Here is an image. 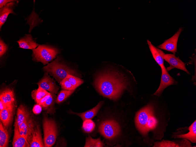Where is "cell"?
I'll use <instances>...</instances> for the list:
<instances>
[{
  "instance_id": "cell-1",
  "label": "cell",
  "mask_w": 196,
  "mask_h": 147,
  "mask_svg": "<svg viewBox=\"0 0 196 147\" xmlns=\"http://www.w3.org/2000/svg\"><path fill=\"white\" fill-rule=\"evenodd\" d=\"M128 81L126 76L122 73L112 70H106L96 76L94 85L101 95L115 100L127 87Z\"/></svg>"
},
{
  "instance_id": "cell-26",
  "label": "cell",
  "mask_w": 196,
  "mask_h": 147,
  "mask_svg": "<svg viewBox=\"0 0 196 147\" xmlns=\"http://www.w3.org/2000/svg\"><path fill=\"white\" fill-rule=\"evenodd\" d=\"M75 90H62L58 94L56 99V102L59 103L65 100L70 96L74 91Z\"/></svg>"
},
{
  "instance_id": "cell-7",
  "label": "cell",
  "mask_w": 196,
  "mask_h": 147,
  "mask_svg": "<svg viewBox=\"0 0 196 147\" xmlns=\"http://www.w3.org/2000/svg\"><path fill=\"white\" fill-rule=\"evenodd\" d=\"M120 131L119 124L113 120L104 121L101 124L99 127L100 133L107 139L115 137L119 134Z\"/></svg>"
},
{
  "instance_id": "cell-28",
  "label": "cell",
  "mask_w": 196,
  "mask_h": 147,
  "mask_svg": "<svg viewBox=\"0 0 196 147\" xmlns=\"http://www.w3.org/2000/svg\"><path fill=\"white\" fill-rule=\"evenodd\" d=\"M7 49V46L0 38V56L1 57L6 52Z\"/></svg>"
},
{
  "instance_id": "cell-12",
  "label": "cell",
  "mask_w": 196,
  "mask_h": 147,
  "mask_svg": "<svg viewBox=\"0 0 196 147\" xmlns=\"http://www.w3.org/2000/svg\"><path fill=\"white\" fill-rule=\"evenodd\" d=\"M84 82L81 79L75 76L68 75L62 81L61 85L62 89L72 90L82 84Z\"/></svg>"
},
{
  "instance_id": "cell-15",
  "label": "cell",
  "mask_w": 196,
  "mask_h": 147,
  "mask_svg": "<svg viewBox=\"0 0 196 147\" xmlns=\"http://www.w3.org/2000/svg\"><path fill=\"white\" fill-rule=\"evenodd\" d=\"M147 42L152 56L158 65L162 67L165 66L163 55L164 52L160 49L155 46L148 40Z\"/></svg>"
},
{
  "instance_id": "cell-20",
  "label": "cell",
  "mask_w": 196,
  "mask_h": 147,
  "mask_svg": "<svg viewBox=\"0 0 196 147\" xmlns=\"http://www.w3.org/2000/svg\"><path fill=\"white\" fill-rule=\"evenodd\" d=\"M103 103V101L100 102L95 107L85 112L81 113L72 112V114L79 116L83 121L87 119H91L96 115Z\"/></svg>"
},
{
  "instance_id": "cell-13",
  "label": "cell",
  "mask_w": 196,
  "mask_h": 147,
  "mask_svg": "<svg viewBox=\"0 0 196 147\" xmlns=\"http://www.w3.org/2000/svg\"><path fill=\"white\" fill-rule=\"evenodd\" d=\"M14 127V134L12 142L13 147H30L29 143L26 138L22 136L20 134L19 126L16 117L15 119Z\"/></svg>"
},
{
  "instance_id": "cell-14",
  "label": "cell",
  "mask_w": 196,
  "mask_h": 147,
  "mask_svg": "<svg viewBox=\"0 0 196 147\" xmlns=\"http://www.w3.org/2000/svg\"><path fill=\"white\" fill-rule=\"evenodd\" d=\"M0 100L2 101L6 107L14 108L15 99L13 90L6 88L1 92Z\"/></svg>"
},
{
  "instance_id": "cell-16",
  "label": "cell",
  "mask_w": 196,
  "mask_h": 147,
  "mask_svg": "<svg viewBox=\"0 0 196 147\" xmlns=\"http://www.w3.org/2000/svg\"><path fill=\"white\" fill-rule=\"evenodd\" d=\"M17 42L18 43L19 47L25 49L33 50L38 45L31 34H25V36L20 38Z\"/></svg>"
},
{
  "instance_id": "cell-19",
  "label": "cell",
  "mask_w": 196,
  "mask_h": 147,
  "mask_svg": "<svg viewBox=\"0 0 196 147\" xmlns=\"http://www.w3.org/2000/svg\"><path fill=\"white\" fill-rule=\"evenodd\" d=\"M153 147H191V146L188 140L184 139L179 143L175 142L166 140L157 142L155 143Z\"/></svg>"
},
{
  "instance_id": "cell-30",
  "label": "cell",
  "mask_w": 196,
  "mask_h": 147,
  "mask_svg": "<svg viewBox=\"0 0 196 147\" xmlns=\"http://www.w3.org/2000/svg\"><path fill=\"white\" fill-rule=\"evenodd\" d=\"M41 107L40 105L38 104L35 105L33 109V112L36 114L40 113L42 110Z\"/></svg>"
},
{
  "instance_id": "cell-3",
  "label": "cell",
  "mask_w": 196,
  "mask_h": 147,
  "mask_svg": "<svg viewBox=\"0 0 196 147\" xmlns=\"http://www.w3.org/2000/svg\"><path fill=\"white\" fill-rule=\"evenodd\" d=\"M45 71L52 76L61 85L62 80L68 75H77L76 72L61 61L60 58H57L43 67Z\"/></svg>"
},
{
  "instance_id": "cell-6",
  "label": "cell",
  "mask_w": 196,
  "mask_h": 147,
  "mask_svg": "<svg viewBox=\"0 0 196 147\" xmlns=\"http://www.w3.org/2000/svg\"><path fill=\"white\" fill-rule=\"evenodd\" d=\"M43 141L45 147H50L56 141L58 134L57 127L53 119L45 117L43 122Z\"/></svg>"
},
{
  "instance_id": "cell-24",
  "label": "cell",
  "mask_w": 196,
  "mask_h": 147,
  "mask_svg": "<svg viewBox=\"0 0 196 147\" xmlns=\"http://www.w3.org/2000/svg\"><path fill=\"white\" fill-rule=\"evenodd\" d=\"M48 92L47 91L39 87L38 89L33 90L31 96L35 102L38 104L41 99L45 96Z\"/></svg>"
},
{
  "instance_id": "cell-33",
  "label": "cell",
  "mask_w": 196,
  "mask_h": 147,
  "mask_svg": "<svg viewBox=\"0 0 196 147\" xmlns=\"http://www.w3.org/2000/svg\"><path fill=\"white\" fill-rule=\"evenodd\" d=\"M51 93L48 92L45 96L43 97L41 100L39 101L38 104L41 105L50 96Z\"/></svg>"
},
{
  "instance_id": "cell-25",
  "label": "cell",
  "mask_w": 196,
  "mask_h": 147,
  "mask_svg": "<svg viewBox=\"0 0 196 147\" xmlns=\"http://www.w3.org/2000/svg\"><path fill=\"white\" fill-rule=\"evenodd\" d=\"M103 142L101 140L100 138L97 139L92 138L90 136L86 138L85 147H103Z\"/></svg>"
},
{
  "instance_id": "cell-23",
  "label": "cell",
  "mask_w": 196,
  "mask_h": 147,
  "mask_svg": "<svg viewBox=\"0 0 196 147\" xmlns=\"http://www.w3.org/2000/svg\"><path fill=\"white\" fill-rule=\"evenodd\" d=\"M0 121V147H6L9 142V134L7 130Z\"/></svg>"
},
{
  "instance_id": "cell-21",
  "label": "cell",
  "mask_w": 196,
  "mask_h": 147,
  "mask_svg": "<svg viewBox=\"0 0 196 147\" xmlns=\"http://www.w3.org/2000/svg\"><path fill=\"white\" fill-rule=\"evenodd\" d=\"M189 131L185 134L176 135L175 138H183L190 141L193 143L196 142V121L195 120L189 127Z\"/></svg>"
},
{
  "instance_id": "cell-31",
  "label": "cell",
  "mask_w": 196,
  "mask_h": 147,
  "mask_svg": "<svg viewBox=\"0 0 196 147\" xmlns=\"http://www.w3.org/2000/svg\"><path fill=\"white\" fill-rule=\"evenodd\" d=\"M28 119L25 121L23 122L19 126V131L20 134L22 136L24 137H25L24 136V132H23L24 128Z\"/></svg>"
},
{
  "instance_id": "cell-32",
  "label": "cell",
  "mask_w": 196,
  "mask_h": 147,
  "mask_svg": "<svg viewBox=\"0 0 196 147\" xmlns=\"http://www.w3.org/2000/svg\"><path fill=\"white\" fill-rule=\"evenodd\" d=\"M15 1L18 3V1L13 0H0V8H2L5 6L8 3L11 2Z\"/></svg>"
},
{
  "instance_id": "cell-18",
  "label": "cell",
  "mask_w": 196,
  "mask_h": 147,
  "mask_svg": "<svg viewBox=\"0 0 196 147\" xmlns=\"http://www.w3.org/2000/svg\"><path fill=\"white\" fill-rule=\"evenodd\" d=\"M13 109L6 107L0 111L1 121L3 125L6 128L10 125L12 121Z\"/></svg>"
},
{
  "instance_id": "cell-2",
  "label": "cell",
  "mask_w": 196,
  "mask_h": 147,
  "mask_svg": "<svg viewBox=\"0 0 196 147\" xmlns=\"http://www.w3.org/2000/svg\"><path fill=\"white\" fill-rule=\"evenodd\" d=\"M152 104H148L140 109L137 113L135 123L138 131L143 135L154 130L157 127L158 121L154 114Z\"/></svg>"
},
{
  "instance_id": "cell-22",
  "label": "cell",
  "mask_w": 196,
  "mask_h": 147,
  "mask_svg": "<svg viewBox=\"0 0 196 147\" xmlns=\"http://www.w3.org/2000/svg\"><path fill=\"white\" fill-rule=\"evenodd\" d=\"M16 117L18 126L30 117L27 108L23 105H20L18 108Z\"/></svg>"
},
{
  "instance_id": "cell-10",
  "label": "cell",
  "mask_w": 196,
  "mask_h": 147,
  "mask_svg": "<svg viewBox=\"0 0 196 147\" xmlns=\"http://www.w3.org/2000/svg\"><path fill=\"white\" fill-rule=\"evenodd\" d=\"M163 58L170 64V66L166 68L168 71L173 68H176L184 71L188 75L190 74V72L186 67V63L182 61L179 57H176L173 54L164 53Z\"/></svg>"
},
{
  "instance_id": "cell-29",
  "label": "cell",
  "mask_w": 196,
  "mask_h": 147,
  "mask_svg": "<svg viewBox=\"0 0 196 147\" xmlns=\"http://www.w3.org/2000/svg\"><path fill=\"white\" fill-rule=\"evenodd\" d=\"M52 94H51L47 100L41 105V106L46 107L51 104L53 101V97Z\"/></svg>"
},
{
  "instance_id": "cell-27",
  "label": "cell",
  "mask_w": 196,
  "mask_h": 147,
  "mask_svg": "<svg viewBox=\"0 0 196 147\" xmlns=\"http://www.w3.org/2000/svg\"><path fill=\"white\" fill-rule=\"evenodd\" d=\"M95 126L94 122L91 119H88L83 121L82 127L85 132L90 133L94 130Z\"/></svg>"
},
{
  "instance_id": "cell-4",
  "label": "cell",
  "mask_w": 196,
  "mask_h": 147,
  "mask_svg": "<svg viewBox=\"0 0 196 147\" xmlns=\"http://www.w3.org/2000/svg\"><path fill=\"white\" fill-rule=\"evenodd\" d=\"M23 132L30 147H45L39 125L35 123L31 118L30 117L28 120Z\"/></svg>"
},
{
  "instance_id": "cell-17",
  "label": "cell",
  "mask_w": 196,
  "mask_h": 147,
  "mask_svg": "<svg viewBox=\"0 0 196 147\" xmlns=\"http://www.w3.org/2000/svg\"><path fill=\"white\" fill-rule=\"evenodd\" d=\"M15 5L14 2L8 3L5 6L0 9V28L1 30L2 26L6 21L8 16L10 13L15 14L13 9Z\"/></svg>"
},
{
  "instance_id": "cell-8",
  "label": "cell",
  "mask_w": 196,
  "mask_h": 147,
  "mask_svg": "<svg viewBox=\"0 0 196 147\" xmlns=\"http://www.w3.org/2000/svg\"><path fill=\"white\" fill-rule=\"evenodd\" d=\"M161 75L160 86L153 95L157 97L160 96L164 89L168 87L175 85L178 83L169 74L165 66L161 67Z\"/></svg>"
},
{
  "instance_id": "cell-5",
  "label": "cell",
  "mask_w": 196,
  "mask_h": 147,
  "mask_svg": "<svg viewBox=\"0 0 196 147\" xmlns=\"http://www.w3.org/2000/svg\"><path fill=\"white\" fill-rule=\"evenodd\" d=\"M33 60L37 62H40L44 65L48 64L56 57L59 53L56 48L46 45H39L36 48L33 50Z\"/></svg>"
},
{
  "instance_id": "cell-9",
  "label": "cell",
  "mask_w": 196,
  "mask_h": 147,
  "mask_svg": "<svg viewBox=\"0 0 196 147\" xmlns=\"http://www.w3.org/2000/svg\"><path fill=\"white\" fill-rule=\"evenodd\" d=\"M182 27L180 28L178 31L171 38L165 40L163 43L157 46V48L172 53L175 55L177 51V43L178 38L182 31Z\"/></svg>"
},
{
  "instance_id": "cell-11",
  "label": "cell",
  "mask_w": 196,
  "mask_h": 147,
  "mask_svg": "<svg viewBox=\"0 0 196 147\" xmlns=\"http://www.w3.org/2000/svg\"><path fill=\"white\" fill-rule=\"evenodd\" d=\"M37 84L39 87L49 91L51 94H56L59 89L55 81L50 77L47 72L45 73L44 76Z\"/></svg>"
},
{
  "instance_id": "cell-34",
  "label": "cell",
  "mask_w": 196,
  "mask_h": 147,
  "mask_svg": "<svg viewBox=\"0 0 196 147\" xmlns=\"http://www.w3.org/2000/svg\"><path fill=\"white\" fill-rule=\"evenodd\" d=\"M6 107L5 104L2 100H0V111H2Z\"/></svg>"
}]
</instances>
